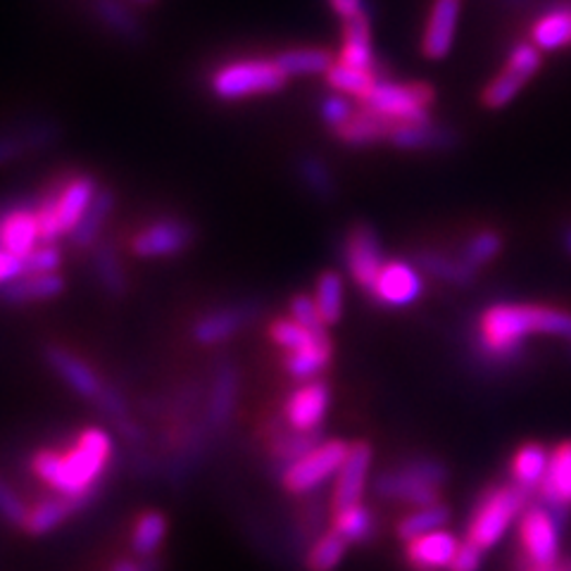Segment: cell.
<instances>
[{"label":"cell","instance_id":"1","mask_svg":"<svg viewBox=\"0 0 571 571\" xmlns=\"http://www.w3.org/2000/svg\"><path fill=\"white\" fill-rule=\"evenodd\" d=\"M113 455V436L101 426H89L62 453L53 448L36 450L32 455V471L55 495L93 500Z\"/></svg>","mask_w":571,"mask_h":571},{"label":"cell","instance_id":"2","mask_svg":"<svg viewBox=\"0 0 571 571\" xmlns=\"http://www.w3.org/2000/svg\"><path fill=\"white\" fill-rule=\"evenodd\" d=\"M528 336H555L571 345V312L543 305H491L479 319V353L491 365H512Z\"/></svg>","mask_w":571,"mask_h":571},{"label":"cell","instance_id":"3","mask_svg":"<svg viewBox=\"0 0 571 571\" xmlns=\"http://www.w3.org/2000/svg\"><path fill=\"white\" fill-rule=\"evenodd\" d=\"M46 362L65 381L69 391H75L79 398L93 402V406L99 408L110 422L117 424L122 438H127L129 443L144 441V429L132 420L127 400H124V396L117 391V388L110 386L103 376L89 365V362H83L81 357L69 353L67 347L60 345L48 347Z\"/></svg>","mask_w":571,"mask_h":571},{"label":"cell","instance_id":"4","mask_svg":"<svg viewBox=\"0 0 571 571\" xmlns=\"http://www.w3.org/2000/svg\"><path fill=\"white\" fill-rule=\"evenodd\" d=\"M528 495L519 486H493L483 491L467 522V538L479 550H491L528 507Z\"/></svg>","mask_w":571,"mask_h":571},{"label":"cell","instance_id":"5","mask_svg":"<svg viewBox=\"0 0 571 571\" xmlns=\"http://www.w3.org/2000/svg\"><path fill=\"white\" fill-rule=\"evenodd\" d=\"M448 481V469L436 459H410L391 471H384L374 479V491L379 498L398 500L416 507L436 505L441 498V486Z\"/></svg>","mask_w":571,"mask_h":571},{"label":"cell","instance_id":"6","mask_svg":"<svg viewBox=\"0 0 571 571\" xmlns=\"http://www.w3.org/2000/svg\"><path fill=\"white\" fill-rule=\"evenodd\" d=\"M286 81L288 77L278 69L274 58H245L221 65L210 77V91L217 101L233 103L282 91Z\"/></svg>","mask_w":571,"mask_h":571},{"label":"cell","instance_id":"7","mask_svg":"<svg viewBox=\"0 0 571 571\" xmlns=\"http://www.w3.org/2000/svg\"><path fill=\"white\" fill-rule=\"evenodd\" d=\"M436 103V89L426 81H393L391 77L381 79L379 87L365 103L376 115L386 117L393 124L426 122L431 107Z\"/></svg>","mask_w":571,"mask_h":571},{"label":"cell","instance_id":"8","mask_svg":"<svg viewBox=\"0 0 571 571\" xmlns=\"http://www.w3.org/2000/svg\"><path fill=\"white\" fill-rule=\"evenodd\" d=\"M347 453L351 445L339 438L322 441L315 450L282 469L284 489L294 495H310L324 483L336 481Z\"/></svg>","mask_w":571,"mask_h":571},{"label":"cell","instance_id":"9","mask_svg":"<svg viewBox=\"0 0 571 571\" xmlns=\"http://www.w3.org/2000/svg\"><path fill=\"white\" fill-rule=\"evenodd\" d=\"M562 519L543 503L528 505L519 517L522 562L532 567H550L560 562Z\"/></svg>","mask_w":571,"mask_h":571},{"label":"cell","instance_id":"10","mask_svg":"<svg viewBox=\"0 0 571 571\" xmlns=\"http://www.w3.org/2000/svg\"><path fill=\"white\" fill-rule=\"evenodd\" d=\"M543 65V50L532 44V41H522L512 48L505 67L500 69L498 77H493L486 89L481 91V103L489 110L505 107L517 99L519 91L534 79Z\"/></svg>","mask_w":571,"mask_h":571},{"label":"cell","instance_id":"11","mask_svg":"<svg viewBox=\"0 0 571 571\" xmlns=\"http://www.w3.org/2000/svg\"><path fill=\"white\" fill-rule=\"evenodd\" d=\"M367 294L384 308H410L424 296L422 270H416L412 262L406 260H386L381 274L376 276Z\"/></svg>","mask_w":571,"mask_h":571},{"label":"cell","instance_id":"12","mask_svg":"<svg viewBox=\"0 0 571 571\" xmlns=\"http://www.w3.org/2000/svg\"><path fill=\"white\" fill-rule=\"evenodd\" d=\"M386 264L381 241L367 225H357L345 236V267L353 282L369 290Z\"/></svg>","mask_w":571,"mask_h":571},{"label":"cell","instance_id":"13","mask_svg":"<svg viewBox=\"0 0 571 571\" xmlns=\"http://www.w3.org/2000/svg\"><path fill=\"white\" fill-rule=\"evenodd\" d=\"M193 243V227L184 219H158L138 231L132 239L134 255L152 258H174Z\"/></svg>","mask_w":571,"mask_h":571},{"label":"cell","instance_id":"14","mask_svg":"<svg viewBox=\"0 0 571 571\" xmlns=\"http://www.w3.org/2000/svg\"><path fill=\"white\" fill-rule=\"evenodd\" d=\"M62 138V127L55 119H36L18 129L0 132V167L18 162L32 152H44Z\"/></svg>","mask_w":571,"mask_h":571},{"label":"cell","instance_id":"15","mask_svg":"<svg viewBox=\"0 0 571 571\" xmlns=\"http://www.w3.org/2000/svg\"><path fill=\"white\" fill-rule=\"evenodd\" d=\"M99 181L91 174H75L60 186L53 189L55 196V215H58L60 236H72V231L79 227L83 215L89 213L91 203L99 196Z\"/></svg>","mask_w":571,"mask_h":571},{"label":"cell","instance_id":"16","mask_svg":"<svg viewBox=\"0 0 571 571\" xmlns=\"http://www.w3.org/2000/svg\"><path fill=\"white\" fill-rule=\"evenodd\" d=\"M331 406V391L324 381H305L288 396L284 406V416L288 429L294 431H319V424Z\"/></svg>","mask_w":571,"mask_h":571},{"label":"cell","instance_id":"17","mask_svg":"<svg viewBox=\"0 0 571 571\" xmlns=\"http://www.w3.org/2000/svg\"><path fill=\"white\" fill-rule=\"evenodd\" d=\"M369 469H372V448L367 443H353L336 481H333V495H331L333 510H343L362 503V493L367 489Z\"/></svg>","mask_w":571,"mask_h":571},{"label":"cell","instance_id":"18","mask_svg":"<svg viewBox=\"0 0 571 571\" xmlns=\"http://www.w3.org/2000/svg\"><path fill=\"white\" fill-rule=\"evenodd\" d=\"M41 241L36 205L20 203L0 215V245L22 260L30 258Z\"/></svg>","mask_w":571,"mask_h":571},{"label":"cell","instance_id":"19","mask_svg":"<svg viewBox=\"0 0 571 571\" xmlns=\"http://www.w3.org/2000/svg\"><path fill=\"white\" fill-rule=\"evenodd\" d=\"M258 315H260V308L255 302L219 308L198 319L196 327H193V339H196L201 345L225 343V341L233 339L236 333H241L245 327L253 324Z\"/></svg>","mask_w":571,"mask_h":571},{"label":"cell","instance_id":"20","mask_svg":"<svg viewBox=\"0 0 571 571\" xmlns=\"http://www.w3.org/2000/svg\"><path fill=\"white\" fill-rule=\"evenodd\" d=\"M459 8H462L459 0H434L431 3L422 34V55L426 60H443L450 53L455 44Z\"/></svg>","mask_w":571,"mask_h":571},{"label":"cell","instance_id":"21","mask_svg":"<svg viewBox=\"0 0 571 571\" xmlns=\"http://www.w3.org/2000/svg\"><path fill=\"white\" fill-rule=\"evenodd\" d=\"M236 400H239V369L231 359H221L213 374L210 398H207L203 422L213 431H225L233 416Z\"/></svg>","mask_w":571,"mask_h":571},{"label":"cell","instance_id":"22","mask_svg":"<svg viewBox=\"0 0 571 571\" xmlns=\"http://www.w3.org/2000/svg\"><path fill=\"white\" fill-rule=\"evenodd\" d=\"M538 503L550 507L560 519L571 510V441L560 443L550 453V467L538 489Z\"/></svg>","mask_w":571,"mask_h":571},{"label":"cell","instance_id":"23","mask_svg":"<svg viewBox=\"0 0 571 571\" xmlns=\"http://www.w3.org/2000/svg\"><path fill=\"white\" fill-rule=\"evenodd\" d=\"M459 546L462 540L441 528V532L410 540L406 560L414 571H448Z\"/></svg>","mask_w":571,"mask_h":571},{"label":"cell","instance_id":"24","mask_svg":"<svg viewBox=\"0 0 571 571\" xmlns=\"http://www.w3.org/2000/svg\"><path fill=\"white\" fill-rule=\"evenodd\" d=\"M339 62L357 69H379V60L372 46V22L367 12L341 20V50Z\"/></svg>","mask_w":571,"mask_h":571},{"label":"cell","instance_id":"25","mask_svg":"<svg viewBox=\"0 0 571 571\" xmlns=\"http://www.w3.org/2000/svg\"><path fill=\"white\" fill-rule=\"evenodd\" d=\"M388 144L400 150H450L457 144L453 129L441 127L434 119L396 124Z\"/></svg>","mask_w":571,"mask_h":571},{"label":"cell","instance_id":"26","mask_svg":"<svg viewBox=\"0 0 571 571\" xmlns=\"http://www.w3.org/2000/svg\"><path fill=\"white\" fill-rule=\"evenodd\" d=\"M393 127H396L393 122L376 115L374 110H369L367 105H357L353 117L347 119L341 129L333 132V136H336V141H341L345 146L362 148V146H374V144L388 141Z\"/></svg>","mask_w":571,"mask_h":571},{"label":"cell","instance_id":"27","mask_svg":"<svg viewBox=\"0 0 571 571\" xmlns=\"http://www.w3.org/2000/svg\"><path fill=\"white\" fill-rule=\"evenodd\" d=\"M381 79H388V75L384 72V67L379 69H357V67H347L341 65L336 60L329 69L327 75V83L331 87V91L343 93V95H351V99L357 101V105H365L372 93L379 87Z\"/></svg>","mask_w":571,"mask_h":571},{"label":"cell","instance_id":"28","mask_svg":"<svg viewBox=\"0 0 571 571\" xmlns=\"http://www.w3.org/2000/svg\"><path fill=\"white\" fill-rule=\"evenodd\" d=\"M93 15L110 34L127 44H141L146 38L144 22L124 0H93Z\"/></svg>","mask_w":571,"mask_h":571},{"label":"cell","instance_id":"29","mask_svg":"<svg viewBox=\"0 0 571 571\" xmlns=\"http://www.w3.org/2000/svg\"><path fill=\"white\" fill-rule=\"evenodd\" d=\"M89 503H91V500H83V498H62V495L46 498V500H41V503H36L34 507H30L24 528L32 536L50 534L53 528H58L60 524H65L69 517H72V514H77Z\"/></svg>","mask_w":571,"mask_h":571},{"label":"cell","instance_id":"30","mask_svg":"<svg viewBox=\"0 0 571 571\" xmlns=\"http://www.w3.org/2000/svg\"><path fill=\"white\" fill-rule=\"evenodd\" d=\"M336 55L327 48L317 46H300V48H288L274 55V62L278 69L288 77H327L329 69L336 65Z\"/></svg>","mask_w":571,"mask_h":571},{"label":"cell","instance_id":"31","mask_svg":"<svg viewBox=\"0 0 571 571\" xmlns=\"http://www.w3.org/2000/svg\"><path fill=\"white\" fill-rule=\"evenodd\" d=\"M548 467H550V453L538 443H526L512 457V465H510L512 481L528 495H534L538 493L543 479H546Z\"/></svg>","mask_w":571,"mask_h":571},{"label":"cell","instance_id":"32","mask_svg":"<svg viewBox=\"0 0 571 571\" xmlns=\"http://www.w3.org/2000/svg\"><path fill=\"white\" fill-rule=\"evenodd\" d=\"M528 41L540 50H560L571 46V5H555L543 12L534 22Z\"/></svg>","mask_w":571,"mask_h":571},{"label":"cell","instance_id":"33","mask_svg":"<svg viewBox=\"0 0 571 571\" xmlns=\"http://www.w3.org/2000/svg\"><path fill=\"white\" fill-rule=\"evenodd\" d=\"M65 290V278L60 274H24L18 282L3 288V298L12 305L41 302L58 298Z\"/></svg>","mask_w":571,"mask_h":571},{"label":"cell","instance_id":"34","mask_svg":"<svg viewBox=\"0 0 571 571\" xmlns=\"http://www.w3.org/2000/svg\"><path fill=\"white\" fill-rule=\"evenodd\" d=\"M115 210V193L110 189H101L99 196L91 203L89 213L83 215V219L79 221V227L69 236V241H72L77 248H91L99 241V236L105 227V221L110 219Z\"/></svg>","mask_w":571,"mask_h":571},{"label":"cell","instance_id":"35","mask_svg":"<svg viewBox=\"0 0 571 571\" xmlns=\"http://www.w3.org/2000/svg\"><path fill=\"white\" fill-rule=\"evenodd\" d=\"M416 264H420V270L424 274L436 276L445 284L469 286L473 278H477V270H471L462 258L455 260L443 253H436V250H422V253L416 255Z\"/></svg>","mask_w":571,"mask_h":571},{"label":"cell","instance_id":"36","mask_svg":"<svg viewBox=\"0 0 571 571\" xmlns=\"http://www.w3.org/2000/svg\"><path fill=\"white\" fill-rule=\"evenodd\" d=\"M331 355H333L331 339H322L308 347H302V351H298V353H288L286 372L294 376V379L312 381L329 367Z\"/></svg>","mask_w":571,"mask_h":571},{"label":"cell","instance_id":"37","mask_svg":"<svg viewBox=\"0 0 571 571\" xmlns=\"http://www.w3.org/2000/svg\"><path fill=\"white\" fill-rule=\"evenodd\" d=\"M331 528L339 536H343L347 543H367L374 538L376 519L367 505H351L343 510H333Z\"/></svg>","mask_w":571,"mask_h":571},{"label":"cell","instance_id":"38","mask_svg":"<svg viewBox=\"0 0 571 571\" xmlns=\"http://www.w3.org/2000/svg\"><path fill=\"white\" fill-rule=\"evenodd\" d=\"M296 172L302 181V186L308 189L315 198L331 201L336 196V179H333L329 164L319 156L305 152V156H300L296 162Z\"/></svg>","mask_w":571,"mask_h":571},{"label":"cell","instance_id":"39","mask_svg":"<svg viewBox=\"0 0 571 571\" xmlns=\"http://www.w3.org/2000/svg\"><path fill=\"white\" fill-rule=\"evenodd\" d=\"M343 298H345V288H343V278L336 272H324L322 276L317 278V288H315V302L319 317L327 327H333L341 322L343 317Z\"/></svg>","mask_w":571,"mask_h":571},{"label":"cell","instance_id":"40","mask_svg":"<svg viewBox=\"0 0 571 571\" xmlns=\"http://www.w3.org/2000/svg\"><path fill=\"white\" fill-rule=\"evenodd\" d=\"M347 546H351V543L333 532V528H329V532L319 534L310 543L308 557H305V567H308V571H333L343 562Z\"/></svg>","mask_w":571,"mask_h":571},{"label":"cell","instance_id":"41","mask_svg":"<svg viewBox=\"0 0 571 571\" xmlns=\"http://www.w3.org/2000/svg\"><path fill=\"white\" fill-rule=\"evenodd\" d=\"M448 522H450V510L441 503L429 505V507H416L412 514H408V517L398 524V536L410 543L420 536L441 532V528H445V524Z\"/></svg>","mask_w":571,"mask_h":571},{"label":"cell","instance_id":"42","mask_svg":"<svg viewBox=\"0 0 571 571\" xmlns=\"http://www.w3.org/2000/svg\"><path fill=\"white\" fill-rule=\"evenodd\" d=\"M93 264H95V274H99L101 286L107 290L110 296L127 294V274H124L119 255L113 245L110 243L95 245Z\"/></svg>","mask_w":571,"mask_h":571},{"label":"cell","instance_id":"43","mask_svg":"<svg viewBox=\"0 0 571 571\" xmlns=\"http://www.w3.org/2000/svg\"><path fill=\"white\" fill-rule=\"evenodd\" d=\"M270 336L278 347H284L286 353H298V351H302V347H308L322 339H329V333L327 331L317 333V331H310L302 324H298L296 319L278 317L270 327Z\"/></svg>","mask_w":571,"mask_h":571},{"label":"cell","instance_id":"44","mask_svg":"<svg viewBox=\"0 0 571 571\" xmlns=\"http://www.w3.org/2000/svg\"><path fill=\"white\" fill-rule=\"evenodd\" d=\"M322 443V434L319 431H294L290 429L288 434H276L272 438L270 450L272 455L282 462L284 467L296 462L302 455H308L310 450H315L317 445Z\"/></svg>","mask_w":571,"mask_h":571},{"label":"cell","instance_id":"45","mask_svg":"<svg viewBox=\"0 0 571 571\" xmlns=\"http://www.w3.org/2000/svg\"><path fill=\"white\" fill-rule=\"evenodd\" d=\"M167 536V519L162 512H144L134 526L132 548L138 557H152Z\"/></svg>","mask_w":571,"mask_h":571},{"label":"cell","instance_id":"46","mask_svg":"<svg viewBox=\"0 0 571 571\" xmlns=\"http://www.w3.org/2000/svg\"><path fill=\"white\" fill-rule=\"evenodd\" d=\"M500 250H503V239H500L495 231H479L465 243L462 260L471 270L479 272V267H483V264H489L500 255Z\"/></svg>","mask_w":571,"mask_h":571},{"label":"cell","instance_id":"47","mask_svg":"<svg viewBox=\"0 0 571 571\" xmlns=\"http://www.w3.org/2000/svg\"><path fill=\"white\" fill-rule=\"evenodd\" d=\"M353 113H355V105L351 103V99L336 91L324 95L322 103H319V117H322V122L331 132L341 129L343 124L353 117Z\"/></svg>","mask_w":571,"mask_h":571},{"label":"cell","instance_id":"48","mask_svg":"<svg viewBox=\"0 0 571 571\" xmlns=\"http://www.w3.org/2000/svg\"><path fill=\"white\" fill-rule=\"evenodd\" d=\"M62 262L60 248L55 243H41L34 253L24 260L26 274H58Z\"/></svg>","mask_w":571,"mask_h":571},{"label":"cell","instance_id":"49","mask_svg":"<svg viewBox=\"0 0 571 571\" xmlns=\"http://www.w3.org/2000/svg\"><path fill=\"white\" fill-rule=\"evenodd\" d=\"M26 514H30V507L22 503L15 489L5 479H0V517L12 526H24Z\"/></svg>","mask_w":571,"mask_h":571},{"label":"cell","instance_id":"50","mask_svg":"<svg viewBox=\"0 0 571 571\" xmlns=\"http://www.w3.org/2000/svg\"><path fill=\"white\" fill-rule=\"evenodd\" d=\"M290 319H296L298 324H302L310 331H317V333L327 331V324L322 322V317H319L317 302L310 296H296L294 300H290Z\"/></svg>","mask_w":571,"mask_h":571},{"label":"cell","instance_id":"51","mask_svg":"<svg viewBox=\"0 0 571 571\" xmlns=\"http://www.w3.org/2000/svg\"><path fill=\"white\" fill-rule=\"evenodd\" d=\"M24 274H26L24 260L18 258V255H12L10 250L0 245V288H5L12 282H18V278H22Z\"/></svg>","mask_w":571,"mask_h":571},{"label":"cell","instance_id":"52","mask_svg":"<svg viewBox=\"0 0 571 571\" xmlns=\"http://www.w3.org/2000/svg\"><path fill=\"white\" fill-rule=\"evenodd\" d=\"M481 562H483V550L471 546L469 540H462V546H459L448 571H479Z\"/></svg>","mask_w":571,"mask_h":571},{"label":"cell","instance_id":"53","mask_svg":"<svg viewBox=\"0 0 571 571\" xmlns=\"http://www.w3.org/2000/svg\"><path fill=\"white\" fill-rule=\"evenodd\" d=\"M329 5H331V10L336 12L341 20L355 18V15H359V12H367L365 10V0H329Z\"/></svg>","mask_w":571,"mask_h":571},{"label":"cell","instance_id":"54","mask_svg":"<svg viewBox=\"0 0 571 571\" xmlns=\"http://www.w3.org/2000/svg\"><path fill=\"white\" fill-rule=\"evenodd\" d=\"M113 571H160L156 557H138V560H119Z\"/></svg>","mask_w":571,"mask_h":571},{"label":"cell","instance_id":"55","mask_svg":"<svg viewBox=\"0 0 571 571\" xmlns=\"http://www.w3.org/2000/svg\"><path fill=\"white\" fill-rule=\"evenodd\" d=\"M517 571H571V560H567V562L560 560V562H555L550 567H532V564H526V562L519 560Z\"/></svg>","mask_w":571,"mask_h":571},{"label":"cell","instance_id":"56","mask_svg":"<svg viewBox=\"0 0 571 571\" xmlns=\"http://www.w3.org/2000/svg\"><path fill=\"white\" fill-rule=\"evenodd\" d=\"M564 248H567V253L571 255V227H569L567 233H564Z\"/></svg>","mask_w":571,"mask_h":571},{"label":"cell","instance_id":"57","mask_svg":"<svg viewBox=\"0 0 571 571\" xmlns=\"http://www.w3.org/2000/svg\"><path fill=\"white\" fill-rule=\"evenodd\" d=\"M134 3H141V5H148V3H156V0H134Z\"/></svg>","mask_w":571,"mask_h":571}]
</instances>
